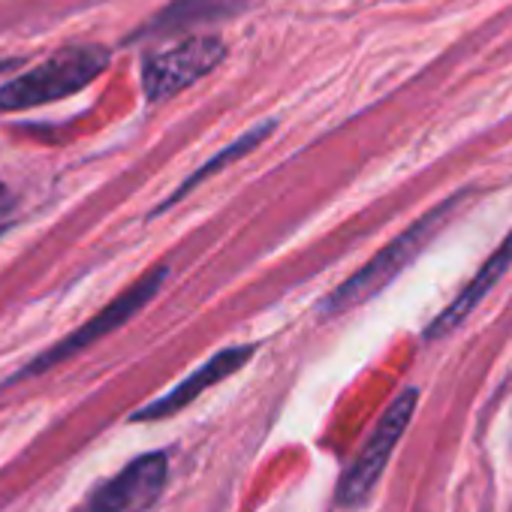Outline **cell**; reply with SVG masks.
Wrapping results in <instances>:
<instances>
[{
    "instance_id": "ba28073f",
    "label": "cell",
    "mask_w": 512,
    "mask_h": 512,
    "mask_svg": "<svg viewBox=\"0 0 512 512\" xmlns=\"http://www.w3.org/2000/svg\"><path fill=\"white\" fill-rule=\"evenodd\" d=\"M512 266V232L506 235V241L491 253V260L479 269V275L464 287V293L434 320V326L428 329V338H440V335H446L449 329H455L467 314H470V308L500 281V275L506 272Z\"/></svg>"
},
{
    "instance_id": "9c48e42d",
    "label": "cell",
    "mask_w": 512,
    "mask_h": 512,
    "mask_svg": "<svg viewBox=\"0 0 512 512\" xmlns=\"http://www.w3.org/2000/svg\"><path fill=\"white\" fill-rule=\"evenodd\" d=\"M269 130H272V124H263V127H256V130H250V133H247L244 139H238V142H235V145H229V148H226L223 154H217V157H214V160H211L208 166H202V169H199V172H196V175H193V178H190V181H187V184H184V187H181V190L175 193V196H172V199H181V196H184V193H187V190H190L193 184H199L202 178L214 175L217 169H223V166H226V163H232L235 157L247 154V151H250V148H253L256 142H260V139H263V136H266Z\"/></svg>"
},
{
    "instance_id": "8992f818",
    "label": "cell",
    "mask_w": 512,
    "mask_h": 512,
    "mask_svg": "<svg viewBox=\"0 0 512 512\" xmlns=\"http://www.w3.org/2000/svg\"><path fill=\"white\" fill-rule=\"evenodd\" d=\"M163 278H166V269H157V272H151L148 278H142L136 287H130L124 296H118L109 308H103L88 326H82L79 332H73L67 341H61V344H55L49 353H43L40 359H34L31 362V368L22 374V377H28V374H40V371H46V368H52V365H58V362H64L67 356H73V353H79L82 347H88V344H94V341H100L103 335H109V332H115L118 326H124L154 293H157V287L163 284Z\"/></svg>"
},
{
    "instance_id": "277c9868",
    "label": "cell",
    "mask_w": 512,
    "mask_h": 512,
    "mask_svg": "<svg viewBox=\"0 0 512 512\" xmlns=\"http://www.w3.org/2000/svg\"><path fill=\"white\" fill-rule=\"evenodd\" d=\"M166 485V455L151 452L106 479L76 512H145Z\"/></svg>"
},
{
    "instance_id": "30bf717a",
    "label": "cell",
    "mask_w": 512,
    "mask_h": 512,
    "mask_svg": "<svg viewBox=\"0 0 512 512\" xmlns=\"http://www.w3.org/2000/svg\"><path fill=\"white\" fill-rule=\"evenodd\" d=\"M7 205H10V199H7V190H4V187H0V211H4Z\"/></svg>"
},
{
    "instance_id": "52a82bcc",
    "label": "cell",
    "mask_w": 512,
    "mask_h": 512,
    "mask_svg": "<svg viewBox=\"0 0 512 512\" xmlns=\"http://www.w3.org/2000/svg\"><path fill=\"white\" fill-rule=\"evenodd\" d=\"M253 356V347H229L223 353H217L214 359H208L196 374H190L184 383H178L169 395L157 398L154 404H148L145 410H139L133 419H160V416H172L181 407H187L196 395H202L208 386L220 383L223 377H229L232 371H238L247 359Z\"/></svg>"
},
{
    "instance_id": "7a4b0ae2",
    "label": "cell",
    "mask_w": 512,
    "mask_h": 512,
    "mask_svg": "<svg viewBox=\"0 0 512 512\" xmlns=\"http://www.w3.org/2000/svg\"><path fill=\"white\" fill-rule=\"evenodd\" d=\"M416 401H419V392H416V389H404V392L392 401V407L383 413V419L377 422L374 434L368 437V443H365L362 452L356 455L353 467H350V470L344 473V479H341L338 497H341L344 506H356V503H362V500L371 494V488L377 485L380 473L386 470V464H389V458H392V452H395L401 434L407 431V425H410V419H413Z\"/></svg>"
},
{
    "instance_id": "3957f363",
    "label": "cell",
    "mask_w": 512,
    "mask_h": 512,
    "mask_svg": "<svg viewBox=\"0 0 512 512\" xmlns=\"http://www.w3.org/2000/svg\"><path fill=\"white\" fill-rule=\"evenodd\" d=\"M226 58V49L214 37H196L184 40L172 49H163L145 61V94L148 100H166L196 79L208 76L220 61Z\"/></svg>"
},
{
    "instance_id": "6da1fadb",
    "label": "cell",
    "mask_w": 512,
    "mask_h": 512,
    "mask_svg": "<svg viewBox=\"0 0 512 512\" xmlns=\"http://www.w3.org/2000/svg\"><path fill=\"white\" fill-rule=\"evenodd\" d=\"M103 67H106V52L97 46L64 49L49 61H43L40 67H34L31 73L0 88V109H28L67 97L85 88Z\"/></svg>"
},
{
    "instance_id": "5b68a950",
    "label": "cell",
    "mask_w": 512,
    "mask_h": 512,
    "mask_svg": "<svg viewBox=\"0 0 512 512\" xmlns=\"http://www.w3.org/2000/svg\"><path fill=\"white\" fill-rule=\"evenodd\" d=\"M434 220H440V211L431 214V217H425V220H422L419 226H413L410 232H404V235H401L398 241H392L386 250H380L359 275H353L344 287H338V290L332 293L326 311H329V314H338V311H347V308H353V305L371 299L374 293H380V290L407 266V260H413V253H416V250L422 247V241L428 238Z\"/></svg>"
}]
</instances>
